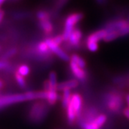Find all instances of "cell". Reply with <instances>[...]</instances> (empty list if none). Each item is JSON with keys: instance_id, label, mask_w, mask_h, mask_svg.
Masks as SVG:
<instances>
[{"instance_id": "obj_16", "label": "cell", "mask_w": 129, "mask_h": 129, "mask_svg": "<svg viewBox=\"0 0 129 129\" xmlns=\"http://www.w3.org/2000/svg\"><path fill=\"white\" fill-rule=\"evenodd\" d=\"M70 61L73 62L74 63H75L77 65H78L79 67L82 68L83 69H85L86 67V62H85V60L82 57L79 56L77 54H73L70 56Z\"/></svg>"}, {"instance_id": "obj_1", "label": "cell", "mask_w": 129, "mask_h": 129, "mask_svg": "<svg viewBox=\"0 0 129 129\" xmlns=\"http://www.w3.org/2000/svg\"><path fill=\"white\" fill-rule=\"evenodd\" d=\"M49 112V107L43 101L33 103L29 111V118L34 123H40L43 120Z\"/></svg>"}, {"instance_id": "obj_13", "label": "cell", "mask_w": 129, "mask_h": 129, "mask_svg": "<svg viewBox=\"0 0 129 129\" xmlns=\"http://www.w3.org/2000/svg\"><path fill=\"white\" fill-rule=\"evenodd\" d=\"M38 25H39V27L47 35H50L51 33L53 32L54 27H53V25L50 19L40 20L38 22Z\"/></svg>"}, {"instance_id": "obj_18", "label": "cell", "mask_w": 129, "mask_h": 129, "mask_svg": "<svg viewBox=\"0 0 129 129\" xmlns=\"http://www.w3.org/2000/svg\"><path fill=\"white\" fill-rule=\"evenodd\" d=\"M119 37H120V35H119L118 31H109V32L107 31V34L103 39V41L106 42L113 41Z\"/></svg>"}, {"instance_id": "obj_9", "label": "cell", "mask_w": 129, "mask_h": 129, "mask_svg": "<svg viewBox=\"0 0 129 129\" xmlns=\"http://www.w3.org/2000/svg\"><path fill=\"white\" fill-rule=\"evenodd\" d=\"M83 37V32L78 28H75L70 35L68 39V45L70 47L78 48L80 45V42Z\"/></svg>"}, {"instance_id": "obj_24", "label": "cell", "mask_w": 129, "mask_h": 129, "mask_svg": "<svg viewBox=\"0 0 129 129\" xmlns=\"http://www.w3.org/2000/svg\"><path fill=\"white\" fill-rule=\"evenodd\" d=\"M52 40L54 41L55 43H56L57 45H60L63 42H64V40H63V37H62V35H56L53 38H52Z\"/></svg>"}, {"instance_id": "obj_23", "label": "cell", "mask_w": 129, "mask_h": 129, "mask_svg": "<svg viewBox=\"0 0 129 129\" xmlns=\"http://www.w3.org/2000/svg\"><path fill=\"white\" fill-rule=\"evenodd\" d=\"M17 50L16 48H14V47L9 49V50L7 51L5 54L2 55V60H8L9 58H10V57H12L13 56L17 54Z\"/></svg>"}, {"instance_id": "obj_4", "label": "cell", "mask_w": 129, "mask_h": 129, "mask_svg": "<svg viewBox=\"0 0 129 129\" xmlns=\"http://www.w3.org/2000/svg\"><path fill=\"white\" fill-rule=\"evenodd\" d=\"M28 101L26 92L22 94H10L0 95V109L4 107L10 106L14 103Z\"/></svg>"}, {"instance_id": "obj_6", "label": "cell", "mask_w": 129, "mask_h": 129, "mask_svg": "<svg viewBox=\"0 0 129 129\" xmlns=\"http://www.w3.org/2000/svg\"><path fill=\"white\" fill-rule=\"evenodd\" d=\"M129 25V22L127 19H118L109 21L105 25V29L106 31H120L123 28L125 27L126 26Z\"/></svg>"}, {"instance_id": "obj_22", "label": "cell", "mask_w": 129, "mask_h": 129, "mask_svg": "<svg viewBox=\"0 0 129 129\" xmlns=\"http://www.w3.org/2000/svg\"><path fill=\"white\" fill-rule=\"evenodd\" d=\"M14 77L16 79V81L18 84V85L21 88H25L27 87V83H26V80L24 79V77L20 75L19 74L17 73H15L14 74Z\"/></svg>"}, {"instance_id": "obj_20", "label": "cell", "mask_w": 129, "mask_h": 129, "mask_svg": "<svg viewBox=\"0 0 129 129\" xmlns=\"http://www.w3.org/2000/svg\"><path fill=\"white\" fill-rule=\"evenodd\" d=\"M31 15L30 12H16L12 14V17L15 19H24L28 18Z\"/></svg>"}, {"instance_id": "obj_25", "label": "cell", "mask_w": 129, "mask_h": 129, "mask_svg": "<svg viewBox=\"0 0 129 129\" xmlns=\"http://www.w3.org/2000/svg\"><path fill=\"white\" fill-rule=\"evenodd\" d=\"M68 0H58V2H57V5H56V9L59 10L61 8H62L64 7L65 4L68 2Z\"/></svg>"}, {"instance_id": "obj_3", "label": "cell", "mask_w": 129, "mask_h": 129, "mask_svg": "<svg viewBox=\"0 0 129 129\" xmlns=\"http://www.w3.org/2000/svg\"><path fill=\"white\" fill-rule=\"evenodd\" d=\"M83 18V13H73L67 17L65 19L64 26V31L62 33V37L64 42H68L70 35L75 29V26Z\"/></svg>"}, {"instance_id": "obj_11", "label": "cell", "mask_w": 129, "mask_h": 129, "mask_svg": "<svg viewBox=\"0 0 129 129\" xmlns=\"http://www.w3.org/2000/svg\"><path fill=\"white\" fill-rule=\"evenodd\" d=\"M107 34V31L105 29H99L96 32H92L90 34L86 39V43H96L98 44V42L101 40H103L104 37Z\"/></svg>"}, {"instance_id": "obj_12", "label": "cell", "mask_w": 129, "mask_h": 129, "mask_svg": "<svg viewBox=\"0 0 129 129\" xmlns=\"http://www.w3.org/2000/svg\"><path fill=\"white\" fill-rule=\"evenodd\" d=\"M79 85V81L77 79H71L68 80L64 82L58 83L57 85V90H61V91H64L66 90H71V89H75V88H78Z\"/></svg>"}, {"instance_id": "obj_14", "label": "cell", "mask_w": 129, "mask_h": 129, "mask_svg": "<svg viewBox=\"0 0 129 129\" xmlns=\"http://www.w3.org/2000/svg\"><path fill=\"white\" fill-rule=\"evenodd\" d=\"M46 92V101L48 103V105L54 106L60 98V95H58V93L56 90H47Z\"/></svg>"}, {"instance_id": "obj_7", "label": "cell", "mask_w": 129, "mask_h": 129, "mask_svg": "<svg viewBox=\"0 0 129 129\" xmlns=\"http://www.w3.org/2000/svg\"><path fill=\"white\" fill-rule=\"evenodd\" d=\"M83 103V97L80 93L75 92L73 94H72V98H71V100L70 102V104L73 107L78 118H80L82 114Z\"/></svg>"}, {"instance_id": "obj_15", "label": "cell", "mask_w": 129, "mask_h": 129, "mask_svg": "<svg viewBox=\"0 0 129 129\" xmlns=\"http://www.w3.org/2000/svg\"><path fill=\"white\" fill-rule=\"evenodd\" d=\"M80 125L82 129H101L95 121V118L86 121H80Z\"/></svg>"}, {"instance_id": "obj_17", "label": "cell", "mask_w": 129, "mask_h": 129, "mask_svg": "<svg viewBox=\"0 0 129 129\" xmlns=\"http://www.w3.org/2000/svg\"><path fill=\"white\" fill-rule=\"evenodd\" d=\"M72 98V92L70 90H66L63 91L62 96V106L64 108H66L68 106Z\"/></svg>"}, {"instance_id": "obj_34", "label": "cell", "mask_w": 129, "mask_h": 129, "mask_svg": "<svg viewBox=\"0 0 129 129\" xmlns=\"http://www.w3.org/2000/svg\"><path fill=\"white\" fill-rule=\"evenodd\" d=\"M2 51V47H1V45H0V52Z\"/></svg>"}, {"instance_id": "obj_33", "label": "cell", "mask_w": 129, "mask_h": 129, "mask_svg": "<svg viewBox=\"0 0 129 129\" xmlns=\"http://www.w3.org/2000/svg\"><path fill=\"white\" fill-rule=\"evenodd\" d=\"M127 20H128V21L129 22V13H128V19H127Z\"/></svg>"}, {"instance_id": "obj_29", "label": "cell", "mask_w": 129, "mask_h": 129, "mask_svg": "<svg viewBox=\"0 0 129 129\" xmlns=\"http://www.w3.org/2000/svg\"><path fill=\"white\" fill-rule=\"evenodd\" d=\"M96 1V2L98 4V5H105L106 2H108V0H95Z\"/></svg>"}, {"instance_id": "obj_2", "label": "cell", "mask_w": 129, "mask_h": 129, "mask_svg": "<svg viewBox=\"0 0 129 129\" xmlns=\"http://www.w3.org/2000/svg\"><path fill=\"white\" fill-rule=\"evenodd\" d=\"M106 106L113 113H118L123 105V98L118 92H110L106 94Z\"/></svg>"}, {"instance_id": "obj_21", "label": "cell", "mask_w": 129, "mask_h": 129, "mask_svg": "<svg viewBox=\"0 0 129 129\" xmlns=\"http://www.w3.org/2000/svg\"><path fill=\"white\" fill-rule=\"evenodd\" d=\"M36 17L39 21L40 20H48L50 19V14L45 10H39L36 14Z\"/></svg>"}, {"instance_id": "obj_26", "label": "cell", "mask_w": 129, "mask_h": 129, "mask_svg": "<svg viewBox=\"0 0 129 129\" xmlns=\"http://www.w3.org/2000/svg\"><path fill=\"white\" fill-rule=\"evenodd\" d=\"M9 66V64L7 60H0V70L8 68Z\"/></svg>"}, {"instance_id": "obj_31", "label": "cell", "mask_w": 129, "mask_h": 129, "mask_svg": "<svg viewBox=\"0 0 129 129\" xmlns=\"http://www.w3.org/2000/svg\"><path fill=\"white\" fill-rule=\"evenodd\" d=\"M3 86H4V83H3V81H2L0 80V89L2 88H3Z\"/></svg>"}, {"instance_id": "obj_32", "label": "cell", "mask_w": 129, "mask_h": 129, "mask_svg": "<svg viewBox=\"0 0 129 129\" xmlns=\"http://www.w3.org/2000/svg\"><path fill=\"white\" fill-rule=\"evenodd\" d=\"M6 0H0V8H1V6L5 3V2Z\"/></svg>"}, {"instance_id": "obj_28", "label": "cell", "mask_w": 129, "mask_h": 129, "mask_svg": "<svg viewBox=\"0 0 129 129\" xmlns=\"http://www.w3.org/2000/svg\"><path fill=\"white\" fill-rule=\"evenodd\" d=\"M4 17H5V11L3 10H0V24L2 23L3 19H4Z\"/></svg>"}, {"instance_id": "obj_27", "label": "cell", "mask_w": 129, "mask_h": 129, "mask_svg": "<svg viewBox=\"0 0 129 129\" xmlns=\"http://www.w3.org/2000/svg\"><path fill=\"white\" fill-rule=\"evenodd\" d=\"M123 114L124 115L128 118L129 120V108H125L123 109Z\"/></svg>"}, {"instance_id": "obj_19", "label": "cell", "mask_w": 129, "mask_h": 129, "mask_svg": "<svg viewBox=\"0 0 129 129\" xmlns=\"http://www.w3.org/2000/svg\"><path fill=\"white\" fill-rule=\"evenodd\" d=\"M16 73H17L19 74L22 76H23V77H25V76H27L30 73V68H29V67L28 66L27 64H20V65H19V67L17 68V70Z\"/></svg>"}, {"instance_id": "obj_30", "label": "cell", "mask_w": 129, "mask_h": 129, "mask_svg": "<svg viewBox=\"0 0 129 129\" xmlns=\"http://www.w3.org/2000/svg\"><path fill=\"white\" fill-rule=\"evenodd\" d=\"M125 101H126V103H127L128 108H129V94H127L126 96H125Z\"/></svg>"}, {"instance_id": "obj_10", "label": "cell", "mask_w": 129, "mask_h": 129, "mask_svg": "<svg viewBox=\"0 0 129 129\" xmlns=\"http://www.w3.org/2000/svg\"><path fill=\"white\" fill-rule=\"evenodd\" d=\"M37 55L41 58L43 59H48L51 55L52 52L49 49V47L47 45L45 41H41L38 42L36 47Z\"/></svg>"}, {"instance_id": "obj_35", "label": "cell", "mask_w": 129, "mask_h": 129, "mask_svg": "<svg viewBox=\"0 0 129 129\" xmlns=\"http://www.w3.org/2000/svg\"><path fill=\"white\" fill-rule=\"evenodd\" d=\"M12 1H18V0H12Z\"/></svg>"}, {"instance_id": "obj_8", "label": "cell", "mask_w": 129, "mask_h": 129, "mask_svg": "<svg viewBox=\"0 0 129 129\" xmlns=\"http://www.w3.org/2000/svg\"><path fill=\"white\" fill-rule=\"evenodd\" d=\"M70 68L73 75L78 80H80L81 82H85L86 80L88 78V74L85 70L79 67L78 65L71 61L70 62Z\"/></svg>"}, {"instance_id": "obj_5", "label": "cell", "mask_w": 129, "mask_h": 129, "mask_svg": "<svg viewBox=\"0 0 129 129\" xmlns=\"http://www.w3.org/2000/svg\"><path fill=\"white\" fill-rule=\"evenodd\" d=\"M45 41L49 47V49H50V50L51 51L52 53L55 54V55H57L59 58L62 59L64 61H69L70 56L66 53V52H64L63 49H62L60 47V45L55 43L51 37L46 38Z\"/></svg>"}]
</instances>
